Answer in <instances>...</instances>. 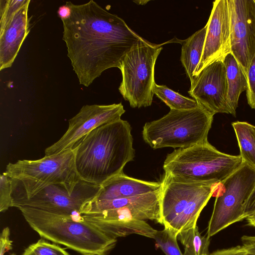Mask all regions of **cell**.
<instances>
[{
  "label": "cell",
  "mask_w": 255,
  "mask_h": 255,
  "mask_svg": "<svg viewBox=\"0 0 255 255\" xmlns=\"http://www.w3.org/2000/svg\"><path fill=\"white\" fill-rule=\"evenodd\" d=\"M66 4L71 14L62 20L63 40L80 84L88 87L106 70L119 69L125 55L141 37L93 0Z\"/></svg>",
  "instance_id": "1"
},
{
  "label": "cell",
  "mask_w": 255,
  "mask_h": 255,
  "mask_svg": "<svg viewBox=\"0 0 255 255\" xmlns=\"http://www.w3.org/2000/svg\"><path fill=\"white\" fill-rule=\"evenodd\" d=\"M131 130L129 124L120 119L96 128L83 137L73 148L80 179L101 186L123 172L134 157Z\"/></svg>",
  "instance_id": "2"
},
{
  "label": "cell",
  "mask_w": 255,
  "mask_h": 255,
  "mask_svg": "<svg viewBox=\"0 0 255 255\" xmlns=\"http://www.w3.org/2000/svg\"><path fill=\"white\" fill-rule=\"evenodd\" d=\"M18 209L41 237L82 255H106L116 244L117 239L106 235L81 214H58L27 207Z\"/></svg>",
  "instance_id": "3"
},
{
  "label": "cell",
  "mask_w": 255,
  "mask_h": 255,
  "mask_svg": "<svg viewBox=\"0 0 255 255\" xmlns=\"http://www.w3.org/2000/svg\"><path fill=\"white\" fill-rule=\"evenodd\" d=\"M243 161L240 155L218 150L208 141L175 149L167 155L164 173L191 182L219 183L239 169Z\"/></svg>",
  "instance_id": "4"
},
{
  "label": "cell",
  "mask_w": 255,
  "mask_h": 255,
  "mask_svg": "<svg viewBox=\"0 0 255 255\" xmlns=\"http://www.w3.org/2000/svg\"><path fill=\"white\" fill-rule=\"evenodd\" d=\"M160 183L159 224L177 235L197 226L218 184L183 181L165 173Z\"/></svg>",
  "instance_id": "5"
},
{
  "label": "cell",
  "mask_w": 255,
  "mask_h": 255,
  "mask_svg": "<svg viewBox=\"0 0 255 255\" xmlns=\"http://www.w3.org/2000/svg\"><path fill=\"white\" fill-rule=\"evenodd\" d=\"M214 114L199 104L194 109H170L159 119L145 124L144 141L154 149L186 148L208 140Z\"/></svg>",
  "instance_id": "6"
},
{
  "label": "cell",
  "mask_w": 255,
  "mask_h": 255,
  "mask_svg": "<svg viewBox=\"0 0 255 255\" xmlns=\"http://www.w3.org/2000/svg\"><path fill=\"white\" fill-rule=\"evenodd\" d=\"M4 173L11 180V196L29 194L51 184L74 186L81 180L76 169L74 148L37 160L10 162Z\"/></svg>",
  "instance_id": "7"
},
{
  "label": "cell",
  "mask_w": 255,
  "mask_h": 255,
  "mask_svg": "<svg viewBox=\"0 0 255 255\" xmlns=\"http://www.w3.org/2000/svg\"><path fill=\"white\" fill-rule=\"evenodd\" d=\"M162 44L141 37L125 55L119 69L122 80L119 90L132 108L150 106L152 102L154 67Z\"/></svg>",
  "instance_id": "8"
},
{
  "label": "cell",
  "mask_w": 255,
  "mask_h": 255,
  "mask_svg": "<svg viewBox=\"0 0 255 255\" xmlns=\"http://www.w3.org/2000/svg\"><path fill=\"white\" fill-rule=\"evenodd\" d=\"M255 186V169L245 162L218 184L213 195L216 199L207 228L208 237L244 220L245 206Z\"/></svg>",
  "instance_id": "9"
},
{
  "label": "cell",
  "mask_w": 255,
  "mask_h": 255,
  "mask_svg": "<svg viewBox=\"0 0 255 255\" xmlns=\"http://www.w3.org/2000/svg\"><path fill=\"white\" fill-rule=\"evenodd\" d=\"M101 188L81 180L74 186L51 184L29 194L12 195V207H27L58 214H80L83 206L93 200Z\"/></svg>",
  "instance_id": "10"
},
{
  "label": "cell",
  "mask_w": 255,
  "mask_h": 255,
  "mask_svg": "<svg viewBox=\"0 0 255 255\" xmlns=\"http://www.w3.org/2000/svg\"><path fill=\"white\" fill-rule=\"evenodd\" d=\"M125 110L121 103L111 105L83 106L69 122L67 131L45 150V156H51L72 149L86 135L96 128L121 119Z\"/></svg>",
  "instance_id": "11"
},
{
  "label": "cell",
  "mask_w": 255,
  "mask_h": 255,
  "mask_svg": "<svg viewBox=\"0 0 255 255\" xmlns=\"http://www.w3.org/2000/svg\"><path fill=\"white\" fill-rule=\"evenodd\" d=\"M227 0L231 53L247 76L255 56V2L254 0Z\"/></svg>",
  "instance_id": "12"
},
{
  "label": "cell",
  "mask_w": 255,
  "mask_h": 255,
  "mask_svg": "<svg viewBox=\"0 0 255 255\" xmlns=\"http://www.w3.org/2000/svg\"><path fill=\"white\" fill-rule=\"evenodd\" d=\"M228 85L223 60L205 67L191 82L188 93L199 104L215 115L231 114L227 101Z\"/></svg>",
  "instance_id": "13"
},
{
  "label": "cell",
  "mask_w": 255,
  "mask_h": 255,
  "mask_svg": "<svg viewBox=\"0 0 255 255\" xmlns=\"http://www.w3.org/2000/svg\"><path fill=\"white\" fill-rule=\"evenodd\" d=\"M202 56L193 77L205 67L231 53L230 18L227 0H216L208 20Z\"/></svg>",
  "instance_id": "14"
},
{
  "label": "cell",
  "mask_w": 255,
  "mask_h": 255,
  "mask_svg": "<svg viewBox=\"0 0 255 255\" xmlns=\"http://www.w3.org/2000/svg\"><path fill=\"white\" fill-rule=\"evenodd\" d=\"M160 190L129 198L100 201L91 200L83 206L80 213L89 214L111 210L124 216L160 223Z\"/></svg>",
  "instance_id": "15"
},
{
  "label": "cell",
  "mask_w": 255,
  "mask_h": 255,
  "mask_svg": "<svg viewBox=\"0 0 255 255\" xmlns=\"http://www.w3.org/2000/svg\"><path fill=\"white\" fill-rule=\"evenodd\" d=\"M30 3V2H29ZM29 3L0 21V70L10 68L30 31Z\"/></svg>",
  "instance_id": "16"
},
{
  "label": "cell",
  "mask_w": 255,
  "mask_h": 255,
  "mask_svg": "<svg viewBox=\"0 0 255 255\" xmlns=\"http://www.w3.org/2000/svg\"><path fill=\"white\" fill-rule=\"evenodd\" d=\"M81 216L87 221L114 239L131 234L153 239L156 231L146 221L124 216L110 210Z\"/></svg>",
  "instance_id": "17"
},
{
  "label": "cell",
  "mask_w": 255,
  "mask_h": 255,
  "mask_svg": "<svg viewBox=\"0 0 255 255\" xmlns=\"http://www.w3.org/2000/svg\"><path fill=\"white\" fill-rule=\"evenodd\" d=\"M161 183L129 177L124 172L112 177L102 185L93 201H100L131 197L160 190Z\"/></svg>",
  "instance_id": "18"
},
{
  "label": "cell",
  "mask_w": 255,
  "mask_h": 255,
  "mask_svg": "<svg viewBox=\"0 0 255 255\" xmlns=\"http://www.w3.org/2000/svg\"><path fill=\"white\" fill-rule=\"evenodd\" d=\"M223 62L226 71L228 104L231 115L236 116L240 95L248 88L247 78L232 53L225 56Z\"/></svg>",
  "instance_id": "19"
},
{
  "label": "cell",
  "mask_w": 255,
  "mask_h": 255,
  "mask_svg": "<svg viewBox=\"0 0 255 255\" xmlns=\"http://www.w3.org/2000/svg\"><path fill=\"white\" fill-rule=\"evenodd\" d=\"M207 29L206 24L187 39L181 41L180 60L190 82L202 56Z\"/></svg>",
  "instance_id": "20"
},
{
  "label": "cell",
  "mask_w": 255,
  "mask_h": 255,
  "mask_svg": "<svg viewBox=\"0 0 255 255\" xmlns=\"http://www.w3.org/2000/svg\"><path fill=\"white\" fill-rule=\"evenodd\" d=\"M243 162L255 169V127L245 122L232 123Z\"/></svg>",
  "instance_id": "21"
},
{
  "label": "cell",
  "mask_w": 255,
  "mask_h": 255,
  "mask_svg": "<svg viewBox=\"0 0 255 255\" xmlns=\"http://www.w3.org/2000/svg\"><path fill=\"white\" fill-rule=\"evenodd\" d=\"M210 238L201 235L197 225L180 232L177 236L184 247L183 255H208Z\"/></svg>",
  "instance_id": "22"
},
{
  "label": "cell",
  "mask_w": 255,
  "mask_h": 255,
  "mask_svg": "<svg viewBox=\"0 0 255 255\" xmlns=\"http://www.w3.org/2000/svg\"><path fill=\"white\" fill-rule=\"evenodd\" d=\"M153 92L154 94L172 110H191L199 106V104L194 99L184 97L165 85H159L155 83Z\"/></svg>",
  "instance_id": "23"
},
{
  "label": "cell",
  "mask_w": 255,
  "mask_h": 255,
  "mask_svg": "<svg viewBox=\"0 0 255 255\" xmlns=\"http://www.w3.org/2000/svg\"><path fill=\"white\" fill-rule=\"evenodd\" d=\"M177 236L172 230L164 228L162 230H156L153 239L165 255H183L177 243Z\"/></svg>",
  "instance_id": "24"
},
{
  "label": "cell",
  "mask_w": 255,
  "mask_h": 255,
  "mask_svg": "<svg viewBox=\"0 0 255 255\" xmlns=\"http://www.w3.org/2000/svg\"><path fill=\"white\" fill-rule=\"evenodd\" d=\"M22 255H70L60 246L40 239L26 248Z\"/></svg>",
  "instance_id": "25"
},
{
  "label": "cell",
  "mask_w": 255,
  "mask_h": 255,
  "mask_svg": "<svg viewBox=\"0 0 255 255\" xmlns=\"http://www.w3.org/2000/svg\"><path fill=\"white\" fill-rule=\"evenodd\" d=\"M10 179L4 173L0 176V211L4 212L12 207Z\"/></svg>",
  "instance_id": "26"
},
{
  "label": "cell",
  "mask_w": 255,
  "mask_h": 255,
  "mask_svg": "<svg viewBox=\"0 0 255 255\" xmlns=\"http://www.w3.org/2000/svg\"><path fill=\"white\" fill-rule=\"evenodd\" d=\"M30 2V0H0V21L8 18Z\"/></svg>",
  "instance_id": "27"
},
{
  "label": "cell",
  "mask_w": 255,
  "mask_h": 255,
  "mask_svg": "<svg viewBox=\"0 0 255 255\" xmlns=\"http://www.w3.org/2000/svg\"><path fill=\"white\" fill-rule=\"evenodd\" d=\"M247 78L248 88L246 96L248 103L251 108L255 109V56L250 66Z\"/></svg>",
  "instance_id": "28"
},
{
  "label": "cell",
  "mask_w": 255,
  "mask_h": 255,
  "mask_svg": "<svg viewBox=\"0 0 255 255\" xmlns=\"http://www.w3.org/2000/svg\"><path fill=\"white\" fill-rule=\"evenodd\" d=\"M12 242L10 239V230L8 227L4 228L0 237V255H4L12 249Z\"/></svg>",
  "instance_id": "29"
},
{
  "label": "cell",
  "mask_w": 255,
  "mask_h": 255,
  "mask_svg": "<svg viewBox=\"0 0 255 255\" xmlns=\"http://www.w3.org/2000/svg\"><path fill=\"white\" fill-rule=\"evenodd\" d=\"M208 255H247V253L243 246H237L228 249L217 250Z\"/></svg>",
  "instance_id": "30"
},
{
  "label": "cell",
  "mask_w": 255,
  "mask_h": 255,
  "mask_svg": "<svg viewBox=\"0 0 255 255\" xmlns=\"http://www.w3.org/2000/svg\"><path fill=\"white\" fill-rule=\"evenodd\" d=\"M241 241L247 255H255V236H243Z\"/></svg>",
  "instance_id": "31"
},
{
  "label": "cell",
  "mask_w": 255,
  "mask_h": 255,
  "mask_svg": "<svg viewBox=\"0 0 255 255\" xmlns=\"http://www.w3.org/2000/svg\"><path fill=\"white\" fill-rule=\"evenodd\" d=\"M255 214V186L245 206L244 218Z\"/></svg>",
  "instance_id": "32"
},
{
  "label": "cell",
  "mask_w": 255,
  "mask_h": 255,
  "mask_svg": "<svg viewBox=\"0 0 255 255\" xmlns=\"http://www.w3.org/2000/svg\"><path fill=\"white\" fill-rule=\"evenodd\" d=\"M70 14L71 9L67 4L59 7L58 10V14L61 20L68 18Z\"/></svg>",
  "instance_id": "33"
},
{
  "label": "cell",
  "mask_w": 255,
  "mask_h": 255,
  "mask_svg": "<svg viewBox=\"0 0 255 255\" xmlns=\"http://www.w3.org/2000/svg\"><path fill=\"white\" fill-rule=\"evenodd\" d=\"M245 219L247 220L248 226L255 227V214L249 216Z\"/></svg>",
  "instance_id": "34"
},
{
  "label": "cell",
  "mask_w": 255,
  "mask_h": 255,
  "mask_svg": "<svg viewBox=\"0 0 255 255\" xmlns=\"http://www.w3.org/2000/svg\"><path fill=\"white\" fill-rule=\"evenodd\" d=\"M254 1H255V0H254Z\"/></svg>",
  "instance_id": "35"
},
{
  "label": "cell",
  "mask_w": 255,
  "mask_h": 255,
  "mask_svg": "<svg viewBox=\"0 0 255 255\" xmlns=\"http://www.w3.org/2000/svg\"></svg>",
  "instance_id": "36"
}]
</instances>
